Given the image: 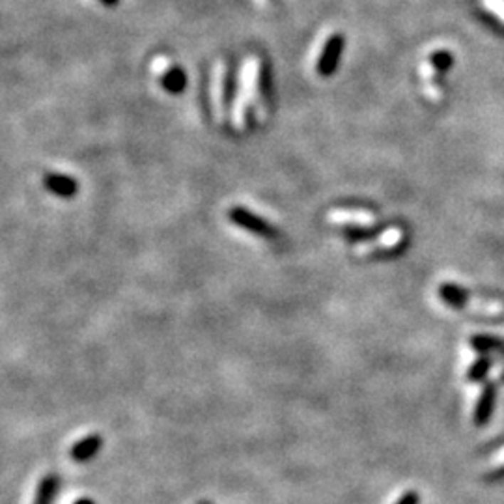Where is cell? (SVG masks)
Returning a JSON list of instances; mask_svg holds the SVG:
<instances>
[{
  "label": "cell",
  "instance_id": "16",
  "mask_svg": "<svg viewBox=\"0 0 504 504\" xmlns=\"http://www.w3.org/2000/svg\"><path fill=\"white\" fill-rule=\"evenodd\" d=\"M73 504H95V503H94V500H92V499H86V497H83V499L75 500Z\"/></svg>",
  "mask_w": 504,
  "mask_h": 504
},
{
  "label": "cell",
  "instance_id": "14",
  "mask_svg": "<svg viewBox=\"0 0 504 504\" xmlns=\"http://www.w3.org/2000/svg\"><path fill=\"white\" fill-rule=\"evenodd\" d=\"M482 6L499 21L500 25H504V0H482Z\"/></svg>",
  "mask_w": 504,
  "mask_h": 504
},
{
  "label": "cell",
  "instance_id": "18",
  "mask_svg": "<svg viewBox=\"0 0 504 504\" xmlns=\"http://www.w3.org/2000/svg\"><path fill=\"white\" fill-rule=\"evenodd\" d=\"M198 504H211V503H208V500H202V503H198Z\"/></svg>",
  "mask_w": 504,
  "mask_h": 504
},
{
  "label": "cell",
  "instance_id": "13",
  "mask_svg": "<svg viewBox=\"0 0 504 504\" xmlns=\"http://www.w3.org/2000/svg\"><path fill=\"white\" fill-rule=\"evenodd\" d=\"M485 478H500L504 476V448L491 458L488 469L484 471Z\"/></svg>",
  "mask_w": 504,
  "mask_h": 504
},
{
  "label": "cell",
  "instance_id": "8",
  "mask_svg": "<svg viewBox=\"0 0 504 504\" xmlns=\"http://www.w3.org/2000/svg\"><path fill=\"white\" fill-rule=\"evenodd\" d=\"M161 86L168 94H179L187 86V75L182 68H176V65L164 68V71H161Z\"/></svg>",
  "mask_w": 504,
  "mask_h": 504
},
{
  "label": "cell",
  "instance_id": "1",
  "mask_svg": "<svg viewBox=\"0 0 504 504\" xmlns=\"http://www.w3.org/2000/svg\"><path fill=\"white\" fill-rule=\"evenodd\" d=\"M439 295L445 303H448L450 307L454 308H469L478 314H485V316H497L503 314L504 305L497 299H482V297H473L469 292H465L461 288L454 286V284H443L439 288Z\"/></svg>",
  "mask_w": 504,
  "mask_h": 504
},
{
  "label": "cell",
  "instance_id": "5",
  "mask_svg": "<svg viewBox=\"0 0 504 504\" xmlns=\"http://www.w3.org/2000/svg\"><path fill=\"white\" fill-rule=\"evenodd\" d=\"M43 187L60 198H71L77 194L79 183L68 174L60 172H47L43 176Z\"/></svg>",
  "mask_w": 504,
  "mask_h": 504
},
{
  "label": "cell",
  "instance_id": "11",
  "mask_svg": "<svg viewBox=\"0 0 504 504\" xmlns=\"http://www.w3.org/2000/svg\"><path fill=\"white\" fill-rule=\"evenodd\" d=\"M471 346L475 347L480 353H490V351H504V344L499 338H491V336H475L471 340Z\"/></svg>",
  "mask_w": 504,
  "mask_h": 504
},
{
  "label": "cell",
  "instance_id": "10",
  "mask_svg": "<svg viewBox=\"0 0 504 504\" xmlns=\"http://www.w3.org/2000/svg\"><path fill=\"white\" fill-rule=\"evenodd\" d=\"M56 491H58V476H43L40 480V484H38V490H36L34 504H53Z\"/></svg>",
  "mask_w": 504,
  "mask_h": 504
},
{
  "label": "cell",
  "instance_id": "4",
  "mask_svg": "<svg viewBox=\"0 0 504 504\" xmlns=\"http://www.w3.org/2000/svg\"><path fill=\"white\" fill-rule=\"evenodd\" d=\"M101 446H103V437L99 434H90L71 446L70 458L75 463H86V461L94 460L95 456L99 454Z\"/></svg>",
  "mask_w": 504,
  "mask_h": 504
},
{
  "label": "cell",
  "instance_id": "12",
  "mask_svg": "<svg viewBox=\"0 0 504 504\" xmlns=\"http://www.w3.org/2000/svg\"><path fill=\"white\" fill-rule=\"evenodd\" d=\"M491 368V361L488 357H480L478 361H475L471 364L469 372H467V379L469 381H482L485 377V374L490 372Z\"/></svg>",
  "mask_w": 504,
  "mask_h": 504
},
{
  "label": "cell",
  "instance_id": "6",
  "mask_svg": "<svg viewBox=\"0 0 504 504\" xmlns=\"http://www.w3.org/2000/svg\"><path fill=\"white\" fill-rule=\"evenodd\" d=\"M495 394H497V389H495L493 383L484 385V389H482V392H480L478 401H476V407H475L476 426H484L485 422L491 419V413H493V407H495Z\"/></svg>",
  "mask_w": 504,
  "mask_h": 504
},
{
  "label": "cell",
  "instance_id": "15",
  "mask_svg": "<svg viewBox=\"0 0 504 504\" xmlns=\"http://www.w3.org/2000/svg\"><path fill=\"white\" fill-rule=\"evenodd\" d=\"M420 503V495L416 491H407L396 500V504H419Z\"/></svg>",
  "mask_w": 504,
  "mask_h": 504
},
{
  "label": "cell",
  "instance_id": "2",
  "mask_svg": "<svg viewBox=\"0 0 504 504\" xmlns=\"http://www.w3.org/2000/svg\"><path fill=\"white\" fill-rule=\"evenodd\" d=\"M228 219H230L236 226L243 228V230H247V232L256 233L260 238L275 239L278 236L277 228H273L271 224L263 221L260 215L248 211V209L241 208V206H236V208L230 209V211H228Z\"/></svg>",
  "mask_w": 504,
  "mask_h": 504
},
{
  "label": "cell",
  "instance_id": "3",
  "mask_svg": "<svg viewBox=\"0 0 504 504\" xmlns=\"http://www.w3.org/2000/svg\"><path fill=\"white\" fill-rule=\"evenodd\" d=\"M342 49H344V36L342 34H331L327 38L325 47H323L320 60H317L316 70L322 77H331L335 73L338 60H340Z\"/></svg>",
  "mask_w": 504,
  "mask_h": 504
},
{
  "label": "cell",
  "instance_id": "7",
  "mask_svg": "<svg viewBox=\"0 0 504 504\" xmlns=\"http://www.w3.org/2000/svg\"><path fill=\"white\" fill-rule=\"evenodd\" d=\"M437 70H439V65L435 64L434 60H431V56L426 60L424 64L420 65V80H422V88H424L426 98L430 99V101H439L441 95H443L441 94V88L437 86V83H435Z\"/></svg>",
  "mask_w": 504,
  "mask_h": 504
},
{
  "label": "cell",
  "instance_id": "9",
  "mask_svg": "<svg viewBox=\"0 0 504 504\" xmlns=\"http://www.w3.org/2000/svg\"><path fill=\"white\" fill-rule=\"evenodd\" d=\"M236 92H238L236 73H233L230 65H226L223 70V77H221V103H223L224 112H230V109H232Z\"/></svg>",
  "mask_w": 504,
  "mask_h": 504
},
{
  "label": "cell",
  "instance_id": "17",
  "mask_svg": "<svg viewBox=\"0 0 504 504\" xmlns=\"http://www.w3.org/2000/svg\"><path fill=\"white\" fill-rule=\"evenodd\" d=\"M105 6H114V4H118V0H101Z\"/></svg>",
  "mask_w": 504,
  "mask_h": 504
}]
</instances>
